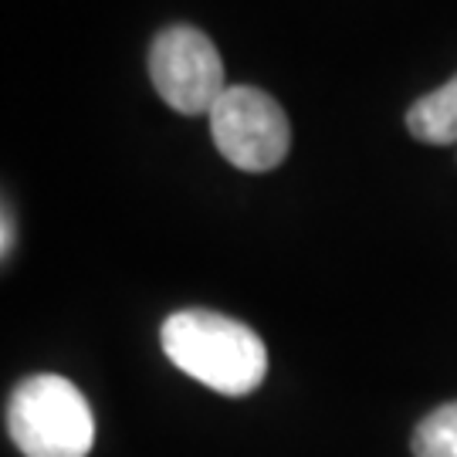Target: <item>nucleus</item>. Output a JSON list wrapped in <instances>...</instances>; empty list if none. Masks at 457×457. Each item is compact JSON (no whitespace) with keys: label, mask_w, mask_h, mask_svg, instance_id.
<instances>
[{"label":"nucleus","mask_w":457,"mask_h":457,"mask_svg":"<svg viewBox=\"0 0 457 457\" xmlns=\"http://www.w3.org/2000/svg\"><path fill=\"white\" fill-rule=\"evenodd\" d=\"M211 136L220 156L247 173L275 170L292 149V126L285 109L251 85H234L217 98L211 109Z\"/></svg>","instance_id":"7ed1b4c3"},{"label":"nucleus","mask_w":457,"mask_h":457,"mask_svg":"<svg viewBox=\"0 0 457 457\" xmlns=\"http://www.w3.org/2000/svg\"><path fill=\"white\" fill-rule=\"evenodd\" d=\"M407 129L413 139L430 146H454L457 143V75L441 88L427 92L407 109Z\"/></svg>","instance_id":"39448f33"},{"label":"nucleus","mask_w":457,"mask_h":457,"mask_svg":"<svg viewBox=\"0 0 457 457\" xmlns=\"http://www.w3.org/2000/svg\"><path fill=\"white\" fill-rule=\"evenodd\" d=\"M160 339L180 373L224 396H247L264 383L268 349L262 336L230 315L211 309L173 312Z\"/></svg>","instance_id":"f257e3e1"},{"label":"nucleus","mask_w":457,"mask_h":457,"mask_svg":"<svg viewBox=\"0 0 457 457\" xmlns=\"http://www.w3.org/2000/svg\"><path fill=\"white\" fill-rule=\"evenodd\" d=\"M7 430L24 457H88L96 417L71 379L37 373L11 396Z\"/></svg>","instance_id":"f03ea898"},{"label":"nucleus","mask_w":457,"mask_h":457,"mask_svg":"<svg viewBox=\"0 0 457 457\" xmlns=\"http://www.w3.org/2000/svg\"><path fill=\"white\" fill-rule=\"evenodd\" d=\"M413 457H457V400L420 420L413 430Z\"/></svg>","instance_id":"423d86ee"},{"label":"nucleus","mask_w":457,"mask_h":457,"mask_svg":"<svg viewBox=\"0 0 457 457\" xmlns=\"http://www.w3.org/2000/svg\"><path fill=\"white\" fill-rule=\"evenodd\" d=\"M149 79L170 109L183 115H211L228 92L224 62L213 41L190 24H173L156 34L149 48Z\"/></svg>","instance_id":"20e7f679"}]
</instances>
